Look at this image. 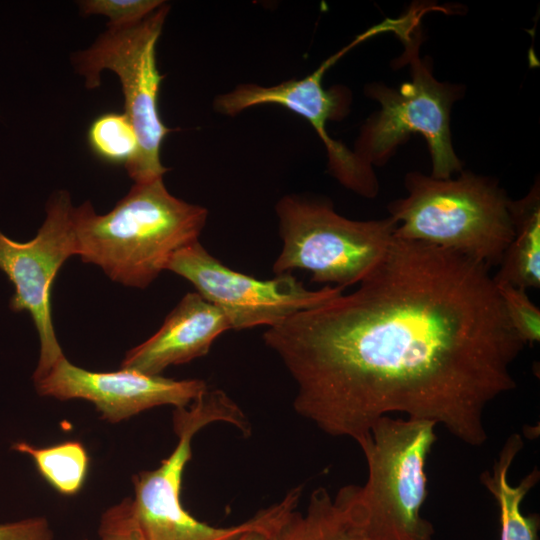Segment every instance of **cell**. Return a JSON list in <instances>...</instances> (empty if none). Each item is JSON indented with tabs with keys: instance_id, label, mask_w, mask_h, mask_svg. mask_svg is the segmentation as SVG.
<instances>
[{
	"instance_id": "ac0fdd59",
	"label": "cell",
	"mask_w": 540,
	"mask_h": 540,
	"mask_svg": "<svg viewBox=\"0 0 540 540\" xmlns=\"http://www.w3.org/2000/svg\"><path fill=\"white\" fill-rule=\"evenodd\" d=\"M87 139L96 156L125 169L138 153L137 135L124 113L109 112L96 117L89 126Z\"/></svg>"
},
{
	"instance_id": "6da1fadb",
	"label": "cell",
	"mask_w": 540,
	"mask_h": 540,
	"mask_svg": "<svg viewBox=\"0 0 540 540\" xmlns=\"http://www.w3.org/2000/svg\"><path fill=\"white\" fill-rule=\"evenodd\" d=\"M263 340L296 382L295 411L326 434L358 442L404 413L475 447L488 439L489 404L516 387L511 366L526 345L487 265L395 235L355 291Z\"/></svg>"
},
{
	"instance_id": "603a6c76",
	"label": "cell",
	"mask_w": 540,
	"mask_h": 540,
	"mask_svg": "<svg viewBox=\"0 0 540 540\" xmlns=\"http://www.w3.org/2000/svg\"><path fill=\"white\" fill-rule=\"evenodd\" d=\"M0 540H16V532L11 523L0 524Z\"/></svg>"
},
{
	"instance_id": "4fadbf2b",
	"label": "cell",
	"mask_w": 540,
	"mask_h": 540,
	"mask_svg": "<svg viewBox=\"0 0 540 540\" xmlns=\"http://www.w3.org/2000/svg\"><path fill=\"white\" fill-rule=\"evenodd\" d=\"M229 329L221 310L197 292L187 293L154 335L126 353L121 368L160 375L169 366L205 356Z\"/></svg>"
},
{
	"instance_id": "5b68a950",
	"label": "cell",
	"mask_w": 540,
	"mask_h": 540,
	"mask_svg": "<svg viewBox=\"0 0 540 540\" xmlns=\"http://www.w3.org/2000/svg\"><path fill=\"white\" fill-rule=\"evenodd\" d=\"M215 422L232 424L245 434L250 431L238 405L224 391L207 388L188 406L175 408L173 429L178 442L171 454L157 468L133 477L132 512L146 540H235L249 530L277 523L288 511L287 502L281 500L238 525L215 527L194 518L183 507V473L192 456L193 437Z\"/></svg>"
},
{
	"instance_id": "8fae6325",
	"label": "cell",
	"mask_w": 540,
	"mask_h": 540,
	"mask_svg": "<svg viewBox=\"0 0 540 540\" xmlns=\"http://www.w3.org/2000/svg\"><path fill=\"white\" fill-rule=\"evenodd\" d=\"M370 37L368 31L358 35L304 78L268 87L250 83L237 85L232 91L216 97L214 109L226 116H235L263 104H277L291 110L306 119L322 140L332 176L356 194L374 198L378 194L379 184L373 167L343 143L330 137L326 130L329 120H339L347 114L351 103L350 92L342 86L325 89L322 84L324 74L332 65Z\"/></svg>"
},
{
	"instance_id": "7402d4cb",
	"label": "cell",
	"mask_w": 540,
	"mask_h": 540,
	"mask_svg": "<svg viewBox=\"0 0 540 540\" xmlns=\"http://www.w3.org/2000/svg\"><path fill=\"white\" fill-rule=\"evenodd\" d=\"M288 514V513H287ZM285 517V516H284ZM283 517V518H284ZM282 518V519H283ZM281 519V520H282ZM279 520L277 523L271 525V526H268V527H264V528H256V529H252V530H249L245 533H243L242 535H240L238 538H236L235 540H268L269 538V535L271 534V532L273 531V529L277 526V524L281 521Z\"/></svg>"
},
{
	"instance_id": "30bf717a",
	"label": "cell",
	"mask_w": 540,
	"mask_h": 540,
	"mask_svg": "<svg viewBox=\"0 0 540 540\" xmlns=\"http://www.w3.org/2000/svg\"><path fill=\"white\" fill-rule=\"evenodd\" d=\"M74 209L69 192L58 190L49 198L46 218L33 239L17 242L0 231V271L15 289L9 307L30 314L40 340L34 381L64 357L53 326L50 300L58 271L69 257L78 254Z\"/></svg>"
},
{
	"instance_id": "d6986e66",
	"label": "cell",
	"mask_w": 540,
	"mask_h": 540,
	"mask_svg": "<svg viewBox=\"0 0 540 540\" xmlns=\"http://www.w3.org/2000/svg\"><path fill=\"white\" fill-rule=\"evenodd\" d=\"M512 328L527 344L540 340V310L526 290L510 284H496Z\"/></svg>"
},
{
	"instance_id": "ffe728a7",
	"label": "cell",
	"mask_w": 540,
	"mask_h": 540,
	"mask_svg": "<svg viewBox=\"0 0 540 540\" xmlns=\"http://www.w3.org/2000/svg\"><path fill=\"white\" fill-rule=\"evenodd\" d=\"M165 2L161 0H84L79 1L84 16L102 15L109 28H123L140 23Z\"/></svg>"
},
{
	"instance_id": "3957f363",
	"label": "cell",
	"mask_w": 540,
	"mask_h": 540,
	"mask_svg": "<svg viewBox=\"0 0 540 540\" xmlns=\"http://www.w3.org/2000/svg\"><path fill=\"white\" fill-rule=\"evenodd\" d=\"M436 424L382 416L359 444L368 466L363 486L340 489L347 532L358 540H433V525L421 516L427 491L426 461Z\"/></svg>"
},
{
	"instance_id": "44dd1931",
	"label": "cell",
	"mask_w": 540,
	"mask_h": 540,
	"mask_svg": "<svg viewBox=\"0 0 540 540\" xmlns=\"http://www.w3.org/2000/svg\"><path fill=\"white\" fill-rule=\"evenodd\" d=\"M96 540H146L134 518L131 498L103 512Z\"/></svg>"
},
{
	"instance_id": "e0dca14e",
	"label": "cell",
	"mask_w": 540,
	"mask_h": 540,
	"mask_svg": "<svg viewBox=\"0 0 540 540\" xmlns=\"http://www.w3.org/2000/svg\"><path fill=\"white\" fill-rule=\"evenodd\" d=\"M347 523L341 506L323 488L315 489L305 514L290 511L268 540H342Z\"/></svg>"
},
{
	"instance_id": "9c48e42d",
	"label": "cell",
	"mask_w": 540,
	"mask_h": 540,
	"mask_svg": "<svg viewBox=\"0 0 540 540\" xmlns=\"http://www.w3.org/2000/svg\"><path fill=\"white\" fill-rule=\"evenodd\" d=\"M165 270L188 280L198 294L222 311L234 330L276 326L344 290L330 285L310 290L291 273L262 280L237 272L212 256L199 241L173 253Z\"/></svg>"
},
{
	"instance_id": "7c38bea8",
	"label": "cell",
	"mask_w": 540,
	"mask_h": 540,
	"mask_svg": "<svg viewBox=\"0 0 540 540\" xmlns=\"http://www.w3.org/2000/svg\"><path fill=\"white\" fill-rule=\"evenodd\" d=\"M34 384L42 396L93 403L101 417L110 423H119L162 405L186 407L208 388L200 379L174 380L126 368L113 372L89 371L72 364L65 356Z\"/></svg>"
},
{
	"instance_id": "8992f818",
	"label": "cell",
	"mask_w": 540,
	"mask_h": 540,
	"mask_svg": "<svg viewBox=\"0 0 540 540\" xmlns=\"http://www.w3.org/2000/svg\"><path fill=\"white\" fill-rule=\"evenodd\" d=\"M404 52L399 65H410L411 81L398 89L374 83L366 94L380 109L361 128L354 152L370 166H382L412 134L427 141L432 162L431 176L439 179L460 173L462 162L452 145L450 114L463 87L438 81L427 61L420 58V25L400 38Z\"/></svg>"
},
{
	"instance_id": "5bb4252c",
	"label": "cell",
	"mask_w": 540,
	"mask_h": 540,
	"mask_svg": "<svg viewBox=\"0 0 540 540\" xmlns=\"http://www.w3.org/2000/svg\"><path fill=\"white\" fill-rule=\"evenodd\" d=\"M523 440L517 433L505 441L492 470L480 475V482L490 492L499 508L500 540H539V516L524 515L521 504L540 479L537 467L527 474L518 485L509 483V469L520 450Z\"/></svg>"
},
{
	"instance_id": "7a4b0ae2",
	"label": "cell",
	"mask_w": 540,
	"mask_h": 540,
	"mask_svg": "<svg viewBox=\"0 0 540 540\" xmlns=\"http://www.w3.org/2000/svg\"><path fill=\"white\" fill-rule=\"evenodd\" d=\"M208 211L173 196L163 178L134 183L105 214L90 202L74 209L78 254L115 282L149 286L177 250L199 241Z\"/></svg>"
},
{
	"instance_id": "cb8c5ba5",
	"label": "cell",
	"mask_w": 540,
	"mask_h": 540,
	"mask_svg": "<svg viewBox=\"0 0 540 540\" xmlns=\"http://www.w3.org/2000/svg\"><path fill=\"white\" fill-rule=\"evenodd\" d=\"M342 540H358V539L355 538L354 536L350 535V534L346 531V533L344 534Z\"/></svg>"
},
{
	"instance_id": "9a60e30c",
	"label": "cell",
	"mask_w": 540,
	"mask_h": 540,
	"mask_svg": "<svg viewBox=\"0 0 540 540\" xmlns=\"http://www.w3.org/2000/svg\"><path fill=\"white\" fill-rule=\"evenodd\" d=\"M513 236L493 276L496 284L527 290L540 287V187L536 180L529 192L511 200Z\"/></svg>"
},
{
	"instance_id": "2e32d148",
	"label": "cell",
	"mask_w": 540,
	"mask_h": 540,
	"mask_svg": "<svg viewBox=\"0 0 540 540\" xmlns=\"http://www.w3.org/2000/svg\"><path fill=\"white\" fill-rule=\"evenodd\" d=\"M11 449L28 455L39 474L61 495H76L83 487L89 467V456L77 440L64 441L47 447H37L17 441Z\"/></svg>"
},
{
	"instance_id": "52a82bcc",
	"label": "cell",
	"mask_w": 540,
	"mask_h": 540,
	"mask_svg": "<svg viewBox=\"0 0 540 540\" xmlns=\"http://www.w3.org/2000/svg\"><path fill=\"white\" fill-rule=\"evenodd\" d=\"M282 249L276 275L305 270L311 280L346 288L360 283L394 239L397 223L386 217L352 220L326 199L286 195L276 204Z\"/></svg>"
},
{
	"instance_id": "ba28073f",
	"label": "cell",
	"mask_w": 540,
	"mask_h": 540,
	"mask_svg": "<svg viewBox=\"0 0 540 540\" xmlns=\"http://www.w3.org/2000/svg\"><path fill=\"white\" fill-rule=\"evenodd\" d=\"M169 12L161 5L140 23L107 28L87 49L72 55L76 73L85 87L101 85L104 70L114 72L124 96V114L130 120L138 139V153L126 168L134 183L163 178L168 171L160 160L163 140L173 130L159 113V91L164 78L157 68L156 45Z\"/></svg>"
},
{
	"instance_id": "277c9868",
	"label": "cell",
	"mask_w": 540,
	"mask_h": 540,
	"mask_svg": "<svg viewBox=\"0 0 540 540\" xmlns=\"http://www.w3.org/2000/svg\"><path fill=\"white\" fill-rule=\"evenodd\" d=\"M407 195L388 205L395 236L453 251L489 268L499 265L513 236L511 199L495 179L462 170L439 179L418 171Z\"/></svg>"
}]
</instances>
